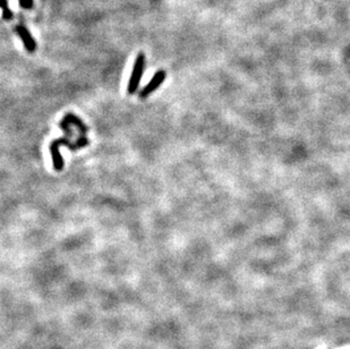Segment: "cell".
Returning a JSON list of instances; mask_svg holds the SVG:
<instances>
[{
  "mask_svg": "<svg viewBox=\"0 0 350 349\" xmlns=\"http://www.w3.org/2000/svg\"><path fill=\"white\" fill-rule=\"evenodd\" d=\"M16 32L18 33V35L21 36L22 42H23L25 49L28 50L29 53H34L36 50V42L34 41V39L32 38L31 33L29 32V29L21 25V27L16 28Z\"/></svg>",
  "mask_w": 350,
  "mask_h": 349,
  "instance_id": "obj_3",
  "label": "cell"
},
{
  "mask_svg": "<svg viewBox=\"0 0 350 349\" xmlns=\"http://www.w3.org/2000/svg\"><path fill=\"white\" fill-rule=\"evenodd\" d=\"M144 68H145V55L139 54V56L136 57L135 62H134L132 75H130V79L128 82L127 92L129 94H134L137 91V88H139Z\"/></svg>",
  "mask_w": 350,
  "mask_h": 349,
  "instance_id": "obj_1",
  "label": "cell"
},
{
  "mask_svg": "<svg viewBox=\"0 0 350 349\" xmlns=\"http://www.w3.org/2000/svg\"><path fill=\"white\" fill-rule=\"evenodd\" d=\"M166 76H167V73L165 70H159V72H156L154 74V76L151 79V81L148 82V84H146V87H144L143 90L141 91L140 98L141 99L147 98L151 93H153L154 91L158 90V88L161 87L163 82H165Z\"/></svg>",
  "mask_w": 350,
  "mask_h": 349,
  "instance_id": "obj_2",
  "label": "cell"
},
{
  "mask_svg": "<svg viewBox=\"0 0 350 349\" xmlns=\"http://www.w3.org/2000/svg\"><path fill=\"white\" fill-rule=\"evenodd\" d=\"M20 5L24 9H31L33 7V0H20Z\"/></svg>",
  "mask_w": 350,
  "mask_h": 349,
  "instance_id": "obj_6",
  "label": "cell"
},
{
  "mask_svg": "<svg viewBox=\"0 0 350 349\" xmlns=\"http://www.w3.org/2000/svg\"><path fill=\"white\" fill-rule=\"evenodd\" d=\"M0 8L2 9V17L5 18V20H7V21L12 20L13 13H12V10L9 9L8 1H7V0H0Z\"/></svg>",
  "mask_w": 350,
  "mask_h": 349,
  "instance_id": "obj_5",
  "label": "cell"
},
{
  "mask_svg": "<svg viewBox=\"0 0 350 349\" xmlns=\"http://www.w3.org/2000/svg\"><path fill=\"white\" fill-rule=\"evenodd\" d=\"M64 120H66L67 122H68V124H73V125L77 126V127L80 128V131H81L82 133H83V134H85V133H87V132L88 131L87 126H85V125L83 124V121H82L78 117H76L75 115H73V114H67L66 116H65V118H64Z\"/></svg>",
  "mask_w": 350,
  "mask_h": 349,
  "instance_id": "obj_4",
  "label": "cell"
}]
</instances>
